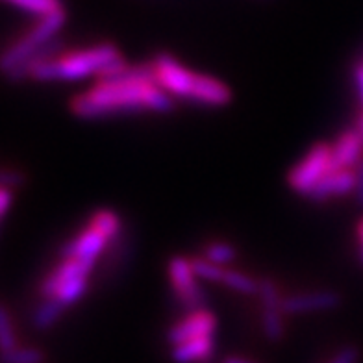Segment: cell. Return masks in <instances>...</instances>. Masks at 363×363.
<instances>
[{"label": "cell", "instance_id": "obj_22", "mask_svg": "<svg viewBox=\"0 0 363 363\" xmlns=\"http://www.w3.org/2000/svg\"><path fill=\"white\" fill-rule=\"evenodd\" d=\"M359 356H362V352H359L358 347L349 345V347H343L340 352H335L328 363H358Z\"/></svg>", "mask_w": 363, "mask_h": 363}, {"label": "cell", "instance_id": "obj_23", "mask_svg": "<svg viewBox=\"0 0 363 363\" xmlns=\"http://www.w3.org/2000/svg\"><path fill=\"white\" fill-rule=\"evenodd\" d=\"M24 182V174L19 171H11V169H4L2 171V186L15 189L17 186H21Z\"/></svg>", "mask_w": 363, "mask_h": 363}, {"label": "cell", "instance_id": "obj_20", "mask_svg": "<svg viewBox=\"0 0 363 363\" xmlns=\"http://www.w3.org/2000/svg\"><path fill=\"white\" fill-rule=\"evenodd\" d=\"M45 352L38 347H17L10 352H2V363H41Z\"/></svg>", "mask_w": 363, "mask_h": 363}, {"label": "cell", "instance_id": "obj_11", "mask_svg": "<svg viewBox=\"0 0 363 363\" xmlns=\"http://www.w3.org/2000/svg\"><path fill=\"white\" fill-rule=\"evenodd\" d=\"M356 184H358L356 169H334L311 189L306 199L313 202H326L330 199L350 195L356 191Z\"/></svg>", "mask_w": 363, "mask_h": 363}, {"label": "cell", "instance_id": "obj_28", "mask_svg": "<svg viewBox=\"0 0 363 363\" xmlns=\"http://www.w3.org/2000/svg\"><path fill=\"white\" fill-rule=\"evenodd\" d=\"M223 363H256V362H252V359L249 358H243V356H226V358L223 359Z\"/></svg>", "mask_w": 363, "mask_h": 363}, {"label": "cell", "instance_id": "obj_17", "mask_svg": "<svg viewBox=\"0 0 363 363\" xmlns=\"http://www.w3.org/2000/svg\"><path fill=\"white\" fill-rule=\"evenodd\" d=\"M11 6L26 11V13L38 15V17H47L56 11H62V0H6Z\"/></svg>", "mask_w": 363, "mask_h": 363}, {"label": "cell", "instance_id": "obj_15", "mask_svg": "<svg viewBox=\"0 0 363 363\" xmlns=\"http://www.w3.org/2000/svg\"><path fill=\"white\" fill-rule=\"evenodd\" d=\"M63 311H65V308L57 301H54V298H43L34 310L32 323H34V326L38 330H48L50 326L56 325Z\"/></svg>", "mask_w": 363, "mask_h": 363}, {"label": "cell", "instance_id": "obj_24", "mask_svg": "<svg viewBox=\"0 0 363 363\" xmlns=\"http://www.w3.org/2000/svg\"><path fill=\"white\" fill-rule=\"evenodd\" d=\"M10 204H11V189L10 187L2 186L0 189V216L6 217L8 210H10Z\"/></svg>", "mask_w": 363, "mask_h": 363}, {"label": "cell", "instance_id": "obj_6", "mask_svg": "<svg viewBox=\"0 0 363 363\" xmlns=\"http://www.w3.org/2000/svg\"><path fill=\"white\" fill-rule=\"evenodd\" d=\"M65 10L56 11L52 15H47V17H39L38 23L32 26V28L15 41L10 48H6L2 57H0V69L4 74H8L10 71H13L17 65H21L23 62H26L32 54H35L41 47L52 41L54 35L62 30V26L65 24Z\"/></svg>", "mask_w": 363, "mask_h": 363}, {"label": "cell", "instance_id": "obj_29", "mask_svg": "<svg viewBox=\"0 0 363 363\" xmlns=\"http://www.w3.org/2000/svg\"><path fill=\"white\" fill-rule=\"evenodd\" d=\"M354 128H356V132H358L359 139H362L363 143V110L359 111L358 117H356V125H354Z\"/></svg>", "mask_w": 363, "mask_h": 363}, {"label": "cell", "instance_id": "obj_7", "mask_svg": "<svg viewBox=\"0 0 363 363\" xmlns=\"http://www.w3.org/2000/svg\"><path fill=\"white\" fill-rule=\"evenodd\" d=\"M332 171V145L315 143L308 154L287 172L289 189L302 196H308L311 189Z\"/></svg>", "mask_w": 363, "mask_h": 363}, {"label": "cell", "instance_id": "obj_21", "mask_svg": "<svg viewBox=\"0 0 363 363\" xmlns=\"http://www.w3.org/2000/svg\"><path fill=\"white\" fill-rule=\"evenodd\" d=\"M0 347H2V352H10V350L19 347V343H17V335H15L13 330V323H11L10 311H8L6 306L0 310Z\"/></svg>", "mask_w": 363, "mask_h": 363}, {"label": "cell", "instance_id": "obj_19", "mask_svg": "<svg viewBox=\"0 0 363 363\" xmlns=\"http://www.w3.org/2000/svg\"><path fill=\"white\" fill-rule=\"evenodd\" d=\"M201 256L208 262L226 267L228 263L234 262L235 256H238V250H235L234 245L226 243V241H216V243H210L208 247H204Z\"/></svg>", "mask_w": 363, "mask_h": 363}, {"label": "cell", "instance_id": "obj_26", "mask_svg": "<svg viewBox=\"0 0 363 363\" xmlns=\"http://www.w3.org/2000/svg\"><path fill=\"white\" fill-rule=\"evenodd\" d=\"M354 80H356V87H358V93H359V101H362V106H363V63H358V65L354 67Z\"/></svg>", "mask_w": 363, "mask_h": 363}, {"label": "cell", "instance_id": "obj_16", "mask_svg": "<svg viewBox=\"0 0 363 363\" xmlns=\"http://www.w3.org/2000/svg\"><path fill=\"white\" fill-rule=\"evenodd\" d=\"M284 310H262V328L263 334L272 343L284 340L286 326H284Z\"/></svg>", "mask_w": 363, "mask_h": 363}, {"label": "cell", "instance_id": "obj_12", "mask_svg": "<svg viewBox=\"0 0 363 363\" xmlns=\"http://www.w3.org/2000/svg\"><path fill=\"white\" fill-rule=\"evenodd\" d=\"M363 158V143L356 128L341 132L337 141L332 145V171L334 169H354Z\"/></svg>", "mask_w": 363, "mask_h": 363}, {"label": "cell", "instance_id": "obj_25", "mask_svg": "<svg viewBox=\"0 0 363 363\" xmlns=\"http://www.w3.org/2000/svg\"><path fill=\"white\" fill-rule=\"evenodd\" d=\"M354 169H356V177H358L356 191H354L356 193V202H358V204L363 208V158H362V162H359Z\"/></svg>", "mask_w": 363, "mask_h": 363}, {"label": "cell", "instance_id": "obj_18", "mask_svg": "<svg viewBox=\"0 0 363 363\" xmlns=\"http://www.w3.org/2000/svg\"><path fill=\"white\" fill-rule=\"evenodd\" d=\"M259 302H262V310H284V298L282 291H280V287L274 280L271 278H263L259 280Z\"/></svg>", "mask_w": 363, "mask_h": 363}, {"label": "cell", "instance_id": "obj_27", "mask_svg": "<svg viewBox=\"0 0 363 363\" xmlns=\"http://www.w3.org/2000/svg\"><path fill=\"white\" fill-rule=\"evenodd\" d=\"M356 235H358V259L363 265V217L356 225Z\"/></svg>", "mask_w": 363, "mask_h": 363}, {"label": "cell", "instance_id": "obj_5", "mask_svg": "<svg viewBox=\"0 0 363 363\" xmlns=\"http://www.w3.org/2000/svg\"><path fill=\"white\" fill-rule=\"evenodd\" d=\"M91 269V263L77 258H63L41 282L39 295L41 298H54L67 310L87 291Z\"/></svg>", "mask_w": 363, "mask_h": 363}, {"label": "cell", "instance_id": "obj_9", "mask_svg": "<svg viewBox=\"0 0 363 363\" xmlns=\"http://www.w3.org/2000/svg\"><path fill=\"white\" fill-rule=\"evenodd\" d=\"M217 330V317L213 315V311L201 308V310L189 311L184 319L171 326L167 330L165 340L171 347H177L186 341L199 340V337H208L213 335Z\"/></svg>", "mask_w": 363, "mask_h": 363}, {"label": "cell", "instance_id": "obj_2", "mask_svg": "<svg viewBox=\"0 0 363 363\" xmlns=\"http://www.w3.org/2000/svg\"><path fill=\"white\" fill-rule=\"evenodd\" d=\"M150 65H152L154 80L158 82V86L169 96H178L184 101L213 106V108H223L232 102L234 95L225 82L184 67L171 54H158Z\"/></svg>", "mask_w": 363, "mask_h": 363}, {"label": "cell", "instance_id": "obj_1", "mask_svg": "<svg viewBox=\"0 0 363 363\" xmlns=\"http://www.w3.org/2000/svg\"><path fill=\"white\" fill-rule=\"evenodd\" d=\"M171 110L172 96L154 80L150 63H128L117 77L96 80L91 89L69 101V111L78 119H96L126 111L167 113Z\"/></svg>", "mask_w": 363, "mask_h": 363}, {"label": "cell", "instance_id": "obj_10", "mask_svg": "<svg viewBox=\"0 0 363 363\" xmlns=\"http://www.w3.org/2000/svg\"><path fill=\"white\" fill-rule=\"evenodd\" d=\"M341 304V295L337 291H308L296 293L284 298V313L286 315H302L313 311L335 310Z\"/></svg>", "mask_w": 363, "mask_h": 363}, {"label": "cell", "instance_id": "obj_13", "mask_svg": "<svg viewBox=\"0 0 363 363\" xmlns=\"http://www.w3.org/2000/svg\"><path fill=\"white\" fill-rule=\"evenodd\" d=\"M213 352H216V340L213 335H208L172 347L171 359L174 363H206L210 362Z\"/></svg>", "mask_w": 363, "mask_h": 363}, {"label": "cell", "instance_id": "obj_8", "mask_svg": "<svg viewBox=\"0 0 363 363\" xmlns=\"http://www.w3.org/2000/svg\"><path fill=\"white\" fill-rule=\"evenodd\" d=\"M169 282L172 291L187 311H195L204 308L206 295L201 287V278L193 271L191 259L184 256H172L167 263Z\"/></svg>", "mask_w": 363, "mask_h": 363}, {"label": "cell", "instance_id": "obj_14", "mask_svg": "<svg viewBox=\"0 0 363 363\" xmlns=\"http://www.w3.org/2000/svg\"><path fill=\"white\" fill-rule=\"evenodd\" d=\"M220 286L228 287V289H232L235 293H241V295H258L259 291V280L249 277V274H245V272L228 267L223 272Z\"/></svg>", "mask_w": 363, "mask_h": 363}, {"label": "cell", "instance_id": "obj_4", "mask_svg": "<svg viewBox=\"0 0 363 363\" xmlns=\"http://www.w3.org/2000/svg\"><path fill=\"white\" fill-rule=\"evenodd\" d=\"M121 234V219L111 210H99L91 217L87 226L62 249L63 258H77L95 265L104 252Z\"/></svg>", "mask_w": 363, "mask_h": 363}, {"label": "cell", "instance_id": "obj_3", "mask_svg": "<svg viewBox=\"0 0 363 363\" xmlns=\"http://www.w3.org/2000/svg\"><path fill=\"white\" fill-rule=\"evenodd\" d=\"M119 60H123V56L115 45L101 43L74 50V52L60 54L48 62L39 63L38 67L30 72V78L38 82L82 80L87 77H99Z\"/></svg>", "mask_w": 363, "mask_h": 363}]
</instances>
